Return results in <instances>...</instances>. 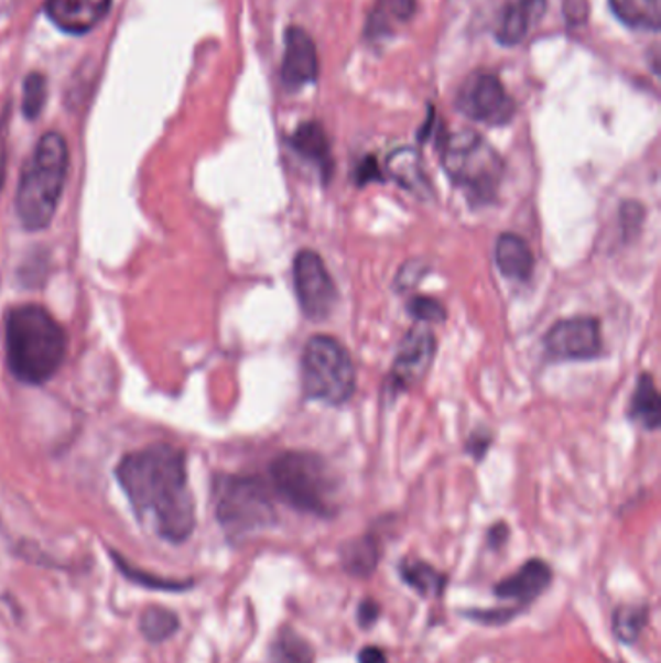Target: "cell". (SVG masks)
I'll list each match as a JSON object with an SVG mask.
<instances>
[{
	"label": "cell",
	"instance_id": "ffe728a7",
	"mask_svg": "<svg viewBox=\"0 0 661 663\" xmlns=\"http://www.w3.org/2000/svg\"><path fill=\"white\" fill-rule=\"evenodd\" d=\"M400 576L403 583L423 598H443L448 584V576L420 558H403L400 563Z\"/></svg>",
	"mask_w": 661,
	"mask_h": 663
},
{
	"label": "cell",
	"instance_id": "836d02e7",
	"mask_svg": "<svg viewBox=\"0 0 661 663\" xmlns=\"http://www.w3.org/2000/svg\"><path fill=\"white\" fill-rule=\"evenodd\" d=\"M508 540V524L505 522H497L495 526L489 528V532H487V542H489V547L491 550H500Z\"/></svg>",
	"mask_w": 661,
	"mask_h": 663
},
{
	"label": "cell",
	"instance_id": "d590c367",
	"mask_svg": "<svg viewBox=\"0 0 661 663\" xmlns=\"http://www.w3.org/2000/svg\"><path fill=\"white\" fill-rule=\"evenodd\" d=\"M489 445H491V437H489V435L481 437V435L477 433V435H474V437L469 438L468 450L472 453L474 458L481 460V458L485 456V453H487Z\"/></svg>",
	"mask_w": 661,
	"mask_h": 663
},
{
	"label": "cell",
	"instance_id": "603a6c76",
	"mask_svg": "<svg viewBox=\"0 0 661 663\" xmlns=\"http://www.w3.org/2000/svg\"><path fill=\"white\" fill-rule=\"evenodd\" d=\"M629 413L630 417L637 421L638 425H642L644 430L655 431L660 427L661 400L650 374H642L638 379Z\"/></svg>",
	"mask_w": 661,
	"mask_h": 663
},
{
	"label": "cell",
	"instance_id": "8992f818",
	"mask_svg": "<svg viewBox=\"0 0 661 663\" xmlns=\"http://www.w3.org/2000/svg\"><path fill=\"white\" fill-rule=\"evenodd\" d=\"M301 384L308 400L346 404L355 392V365L347 349L332 336H313L301 357Z\"/></svg>",
	"mask_w": 661,
	"mask_h": 663
},
{
	"label": "cell",
	"instance_id": "f546056e",
	"mask_svg": "<svg viewBox=\"0 0 661 663\" xmlns=\"http://www.w3.org/2000/svg\"><path fill=\"white\" fill-rule=\"evenodd\" d=\"M520 611H522L520 607H500V609H472V611H462V615H466L477 623L502 624L512 621Z\"/></svg>",
	"mask_w": 661,
	"mask_h": 663
},
{
	"label": "cell",
	"instance_id": "8fae6325",
	"mask_svg": "<svg viewBox=\"0 0 661 663\" xmlns=\"http://www.w3.org/2000/svg\"><path fill=\"white\" fill-rule=\"evenodd\" d=\"M435 354L436 338L433 332L423 326H415L408 332L400 341L398 356L390 372L392 389L395 392H403L420 384L431 369Z\"/></svg>",
	"mask_w": 661,
	"mask_h": 663
},
{
	"label": "cell",
	"instance_id": "6da1fadb",
	"mask_svg": "<svg viewBox=\"0 0 661 663\" xmlns=\"http://www.w3.org/2000/svg\"><path fill=\"white\" fill-rule=\"evenodd\" d=\"M140 524L167 543H185L196 528L186 456L177 446L155 443L130 453L115 469Z\"/></svg>",
	"mask_w": 661,
	"mask_h": 663
},
{
	"label": "cell",
	"instance_id": "1f68e13d",
	"mask_svg": "<svg viewBox=\"0 0 661 663\" xmlns=\"http://www.w3.org/2000/svg\"><path fill=\"white\" fill-rule=\"evenodd\" d=\"M621 218L625 231L629 233L630 229V235H632V231H635V229H640V227H642V221H644V208H642V204H622Z\"/></svg>",
	"mask_w": 661,
	"mask_h": 663
},
{
	"label": "cell",
	"instance_id": "5bb4252c",
	"mask_svg": "<svg viewBox=\"0 0 661 663\" xmlns=\"http://www.w3.org/2000/svg\"><path fill=\"white\" fill-rule=\"evenodd\" d=\"M543 10L545 0H502L492 24L495 37L508 47L518 45L540 22Z\"/></svg>",
	"mask_w": 661,
	"mask_h": 663
},
{
	"label": "cell",
	"instance_id": "277c9868",
	"mask_svg": "<svg viewBox=\"0 0 661 663\" xmlns=\"http://www.w3.org/2000/svg\"><path fill=\"white\" fill-rule=\"evenodd\" d=\"M270 476L283 501L316 518L338 514V478L323 456L303 450L283 453L270 464Z\"/></svg>",
	"mask_w": 661,
	"mask_h": 663
},
{
	"label": "cell",
	"instance_id": "d6a6232c",
	"mask_svg": "<svg viewBox=\"0 0 661 663\" xmlns=\"http://www.w3.org/2000/svg\"><path fill=\"white\" fill-rule=\"evenodd\" d=\"M380 178H382V173H380L379 163L375 157H365L355 171V181L359 186L369 185L371 181H380Z\"/></svg>",
	"mask_w": 661,
	"mask_h": 663
},
{
	"label": "cell",
	"instance_id": "2e32d148",
	"mask_svg": "<svg viewBox=\"0 0 661 663\" xmlns=\"http://www.w3.org/2000/svg\"><path fill=\"white\" fill-rule=\"evenodd\" d=\"M290 144L301 157L315 163L326 181L330 178L334 170L330 140L318 122L308 121L299 124L297 130L291 134Z\"/></svg>",
	"mask_w": 661,
	"mask_h": 663
},
{
	"label": "cell",
	"instance_id": "83f0119b",
	"mask_svg": "<svg viewBox=\"0 0 661 663\" xmlns=\"http://www.w3.org/2000/svg\"><path fill=\"white\" fill-rule=\"evenodd\" d=\"M47 101V81L41 74H30L24 84V98H22V111L28 119H37Z\"/></svg>",
	"mask_w": 661,
	"mask_h": 663
},
{
	"label": "cell",
	"instance_id": "d6986e66",
	"mask_svg": "<svg viewBox=\"0 0 661 663\" xmlns=\"http://www.w3.org/2000/svg\"><path fill=\"white\" fill-rule=\"evenodd\" d=\"M339 561L347 575L354 578H369L377 570L380 561V545L377 537L361 535L342 545Z\"/></svg>",
	"mask_w": 661,
	"mask_h": 663
},
{
	"label": "cell",
	"instance_id": "d4e9b609",
	"mask_svg": "<svg viewBox=\"0 0 661 663\" xmlns=\"http://www.w3.org/2000/svg\"><path fill=\"white\" fill-rule=\"evenodd\" d=\"M140 632L148 642L162 644L170 640L181 627L178 615L163 606H148L140 613Z\"/></svg>",
	"mask_w": 661,
	"mask_h": 663
},
{
	"label": "cell",
	"instance_id": "3957f363",
	"mask_svg": "<svg viewBox=\"0 0 661 663\" xmlns=\"http://www.w3.org/2000/svg\"><path fill=\"white\" fill-rule=\"evenodd\" d=\"M68 173V146L58 132L41 137L17 188V214L28 231L51 226Z\"/></svg>",
	"mask_w": 661,
	"mask_h": 663
},
{
	"label": "cell",
	"instance_id": "4316f807",
	"mask_svg": "<svg viewBox=\"0 0 661 663\" xmlns=\"http://www.w3.org/2000/svg\"><path fill=\"white\" fill-rule=\"evenodd\" d=\"M648 604H625L614 611V632L622 644H635L648 624Z\"/></svg>",
	"mask_w": 661,
	"mask_h": 663
},
{
	"label": "cell",
	"instance_id": "7a4b0ae2",
	"mask_svg": "<svg viewBox=\"0 0 661 663\" xmlns=\"http://www.w3.org/2000/svg\"><path fill=\"white\" fill-rule=\"evenodd\" d=\"M7 363L18 381L43 384L55 377L66 356V334L47 308L20 305L4 320Z\"/></svg>",
	"mask_w": 661,
	"mask_h": 663
},
{
	"label": "cell",
	"instance_id": "484cf974",
	"mask_svg": "<svg viewBox=\"0 0 661 663\" xmlns=\"http://www.w3.org/2000/svg\"><path fill=\"white\" fill-rule=\"evenodd\" d=\"M111 555H113L115 565L121 570L124 578H129L130 583L138 584L142 588H148V590L185 591L191 590V586L194 584L193 580H175V578H165V576L150 575L148 570L137 568L119 553L111 551Z\"/></svg>",
	"mask_w": 661,
	"mask_h": 663
},
{
	"label": "cell",
	"instance_id": "5b68a950",
	"mask_svg": "<svg viewBox=\"0 0 661 663\" xmlns=\"http://www.w3.org/2000/svg\"><path fill=\"white\" fill-rule=\"evenodd\" d=\"M443 167L452 183L460 186L469 203L477 206L495 200L505 175L499 152L474 130H460L446 137Z\"/></svg>",
	"mask_w": 661,
	"mask_h": 663
},
{
	"label": "cell",
	"instance_id": "4fadbf2b",
	"mask_svg": "<svg viewBox=\"0 0 661 663\" xmlns=\"http://www.w3.org/2000/svg\"><path fill=\"white\" fill-rule=\"evenodd\" d=\"M551 583H553L551 566L541 558H530L514 575L495 584L492 591L502 601H514L518 607H524L540 598L543 591H548Z\"/></svg>",
	"mask_w": 661,
	"mask_h": 663
},
{
	"label": "cell",
	"instance_id": "9c48e42d",
	"mask_svg": "<svg viewBox=\"0 0 661 663\" xmlns=\"http://www.w3.org/2000/svg\"><path fill=\"white\" fill-rule=\"evenodd\" d=\"M293 283L299 307L308 320H324L330 316L338 292L321 254L308 249L299 252L293 262Z\"/></svg>",
	"mask_w": 661,
	"mask_h": 663
},
{
	"label": "cell",
	"instance_id": "ac0fdd59",
	"mask_svg": "<svg viewBox=\"0 0 661 663\" xmlns=\"http://www.w3.org/2000/svg\"><path fill=\"white\" fill-rule=\"evenodd\" d=\"M387 170L398 185L403 186L413 195L429 196L431 193L420 154L412 148L395 150L394 154L388 157Z\"/></svg>",
	"mask_w": 661,
	"mask_h": 663
},
{
	"label": "cell",
	"instance_id": "ba28073f",
	"mask_svg": "<svg viewBox=\"0 0 661 663\" xmlns=\"http://www.w3.org/2000/svg\"><path fill=\"white\" fill-rule=\"evenodd\" d=\"M456 109L472 121L500 127L514 117L517 106L495 74L479 70L462 81Z\"/></svg>",
	"mask_w": 661,
	"mask_h": 663
},
{
	"label": "cell",
	"instance_id": "7c38bea8",
	"mask_svg": "<svg viewBox=\"0 0 661 663\" xmlns=\"http://www.w3.org/2000/svg\"><path fill=\"white\" fill-rule=\"evenodd\" d=\"M318 76V53L313 37L297 25L285 32L282 80L288 88L299 89L313 84Z\"/></svg>",
	"mask_w": 661,
	"mask_h": 663
},
{
	"label": "cell",
	"instance_id": "9a60e30c",
	"mask_svg": "<svg viewBox=\"0 0 661 663\" xmlns=\"http://www.w3.org/2000/svg\"><path fill=\"white\" fill-rule=\"evenodd\" d=\"M111 7V0H47V17L66 33H88L94 30Z\"/></svg>",
	"mask_w": 661,
	"mask_h": 663
},
{
	"label": "cell",
	"instance_id": "e575fe53",
	"mask_svg": "<svg viewBox=\"0 0 661 663\" xmlns=\"http://www.w3.org/2000/svg\"><path fill=\"white\" fill-rule=\"evenodd\" d=\"M357 663H388V655L380 646H364L357 654Z\"/></svg>",
	"mask_w": 661,
	"mask_h": 663
},
{
	"label": "cell",
	"instance_id": "f1b7e54d",
	"mask_svg": "<svg viewBox=\"0 0 661 663\" xmlns=\"http://www.w3.org/2000/svg\"><path fill=\"white\" fill-rule=\"evenodd\" d=\"M408 313L420 323H443L446 318V308L433 297L423 295H418L408 303Z\"/></svg>",
	"mask_w": 661,
	"mask_h": 663
},
{
	"label": "cell",
	"instance_id": "52a82bcc",
	"mask_svg": "<svg viewBox=\"0 0 661 663\" xmlns=\"http://www.w3.org/2000/svg\"><path fill=\"white\" fill-rule=\"evenodd\" d=\"M214 499L219 526L229 540H242L275 524L274 504L260 479L219 476Z\"/></svg>",
	"mask_w": 661,
	"mask_h": 663
},
{
	"label": "cell",
	"instance_id": "44dd1931",
	"mask_svg": "<svg viewBox=\"0 0 661 663\" xmlns=\"http://www.w3.org/2000/svg\"><path fill=\"white\" fill-rule=\"evenodd\" d=\"M315 648L293 627L285 624L275 632L268 646V663H315Z\"/></svg>",
	"mask_w": 661,
	"mask_h": 663
},
{
	"label": "cell",
	"instance_id": "cb8c5ba5",
	"mask_svg": "<svg viewBox=\"0 0 661 663\" xmlns=\"http://www.w3.org/2000/svg\"><path fill=\"white\" fill-rule=\"evenodd\" d=\"M661 0H609L615 17L635 30H660Z\"/></svg>",
	"mask_w": 661,
	"mask_h": 663
},
{
	"label": "cell",
	"instance_id": "e0dca14e",
	"mask_svg": "<svg viewBox=\"0 0 661 663\" xmlns=\"http://www.w3.org/2000/svg\"><path fill=\"white\" fill-rule=\"evenodd\" d=\"M495 260H497L500 274L514 282L530 280L533 267H535L532 249L517 233L500 235L497 247H495Z\"/></svg>",
	"mask_w": 661,
	"mask_h": 663
},
{
	"label": "cell",
	"instance_id": "7402d4cb",
	"mask_svg": "<svg viewBox=\"0 0 661 663\" xmlns=\"http://www.w3.org/2000/svg\"><path fill=\"white\" fill-rule=\"evenodd\" d=\"M415 10V0H380L369 17L365 33L369 37H384L398 25L408 22Z\"/></svg>",
	"mask_w": 661,
	"mask_h": 663
},
{
	"label": "cell",
	"instance_id": "4dcf8cb0",
	"mask_svg": "<svg viewBox=\"0 0 661 663\" xmlns=\"http://www.w3.org/2000/svg\"><path fill=\"white\" fill-rule=\"evenodd\" d=\"M380 613H382V607L377 599L364 598L357 607V623L361 629H372L375 624L379 623Z\"/></svg>",
	"mask_w": 661,
	"mask_h": 663
},
{
	"label": "cell",
	"instance_id": "30bf717a",
	"mask_svg": "<svg viewBox=\"0 0 661 663\" xmlns=\"http://www.w3.org/2000/svg\"><path fill=\"white\" fill-rule=\"evenodd\" d=\"M549 356L568 361H588L602 354L599 320L594 316H574L553 324L545 334Z\"/></svg>",
	"mask_w": 661,
	"mask_h": 663
}]
</instances>
